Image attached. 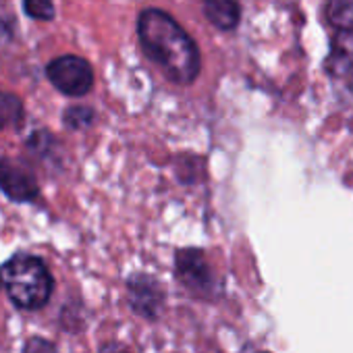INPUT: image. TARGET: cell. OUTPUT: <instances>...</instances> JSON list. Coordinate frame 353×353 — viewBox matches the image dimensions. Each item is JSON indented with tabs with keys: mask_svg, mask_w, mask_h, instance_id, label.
Segmentation results:
<instances>
[{
	"mask_svg": "<svg viewBox=\"0 0 353 353\" xmlns=\"http://www.w3.org/2000/svg\"><path fill=\"white\" fill-rule=\"evenodd\" d=\"M139 44L150 61H154L164 75L179 83L190 85L198 79L202 57L194 38L160 9H145L137 17Z\"/></svg>",
	"mask_w": 353,
	"mask_h": 353,
	"instance_id": "cell-1",
	"label": "cell"
},
{
	"mask_svg": "<svg viewBox=\"0 0 353 353\" xmlns=\"http://www.w3.org/2000/svg\"><path fill=\"white\" fill-rule=\"evenodd\" d=\"M0 276L11 301L23 310L44 307L54 289V281L46 264L38 256L23 252L5 262Z\"/></svg>",
	"mask_w": 353,
	"mask_h": 353,
	"instance_id": "cell-2",
	"label": "cell"
},
{
	"mask_svg": "<svg viewBox=\"0 0 353 353\" xmlns=\"http://www.w3.org/2000/svg\"><path fill=\"white\" fill-rule=\"evenodd\" d=\"M46 75L50 83L65 96L81 98L94 85V69L92 65L75 54H65L54 59L46 67Z\"/></svg>",
	"mask_w": 353,
	"mask_h": 353,
	"instance_id": "cell-3",
	"label": "cell"
},
{
	"mask_svg": "<svg viewBox=\"0 0 353 353\" xmlns=\"http://www.w3.org/2000/svg\"><path fill=\"white\" fill-rule=\"evenodd\" d=\"M0 190L13 202H32L40 194L34 170L17 158H0Z\"/></svg>",
	"mask_w": 353,
	"mask_h": 353,
	"instance_id": "cell-4",
	"label": "cell"
},
{
	"mask_svg": "<svg viewBox=\"0 0 353 353\" xmlns=\"http://www.w3.org/2000/svg\"><path fill=\"white\" fill-rule=\"evenodd\" d=\"M176 274L188 287H206L210 281L204 256L198 250H183L176 256Z\"/></svg>",
	"mask_w": 353,
	"mask_h": 353,
	"instance_id": "cell-5",
	"label": "cell"
},
{
	"mask_svg": "<svg viewBox=\"0 0 353 353\" xmlns=\"http://www.w3.org/2000/svg\"><path fill=\"white\" fill-rule=\"evenodd\" d=\"M202 7H204V15L214 28L223 32H231L239 26L241 11L237 0H202Z\"/></svg>",
	"mask_w": 353,
	"mask_h": 353,
	"instance_id": "cell-6",
	"label": "cell"
},
{
	"mask_svg": "<svg viewBox=\"0 0 353 353\" xmlns=\"http://www.w3.org/2000/svg\"><path fill=\"white\" fill-rule=\"evenodd\" d=\"M328 69L332 75H353V32H339L328 57Z\"/></svg>",
	"mask_w": 353,
	"mask_h": 353,
	"instance_id": "cell-7",
	"label": "cell"
},
{
	"mask_svg": "<svg viewBox=\"0 0 353 353\" xmlns=\"http://www.w3.org/2000/svg\"><path fill=\"white\" fill-rule=\"evenodd\" d=\"M324 15L339 32H353V0H326Z\"/></svg>",
	"mask_w": 353,
	"mask_h": 353,
	"instance_id": "cell-8",
	"label": "cell"
},
{
	"mask_svg": "<svg viewBox=\"0 0 353 353\" xmlns=\"http://www.w3.org/2000/svg\"><path fill=\"white\" fill-rule=\"evenodd\" d=\"M23 119V102L19 96L0 92V131L17 125Z\"/></svg>",
	"mask_w": 353,
	"mask_h": 353,
	"instance_id": "cell-9",
	"label": "cell"
},
{
	"mask_svg": "<svg viewBox=\"0 0 353 353\" xmlns=\"http://www.w3.org/2000/svg\"><path fill=\"white\" fill-rule=\"evenodd\" d=\"M23 11L28 17L38 21L54 19V3L52 0H23Z\"/></svg>",
	"mask_w": 353,
	"mask_h": 353,
	"instance_id": "cell-10",
	"label": "cell"
},
{
	"mask_svg": "<svg viewBox=\"0 0 353 353\" xmlns=\"http://www.w3.org/2000/svg\"><path fill=\"white\" fill-rule=\"evenodd\" d=\"M65 123L71 129H85L88 125L94 123V110L85 106H71L65 112Z\"/></svg>",
	"mask_w": 353,
	"mask_h": 353,
	"instance_id": "cell-11",
	"label": "cell"
},
{
	"mask_svg": "<svg viewBox=\"0 0 353 353\" xmlns=\"http://www.w3.org/2000/svg\"><path fill=\"white\" fill-rule=\"evenodd\" d=\"M23 353H57V347H54V343H50L48 339L32 336V339L26 341Z\"/></svg>",
	"mask_w": 353,
	"mask_h": 353,
	"instance_id": "cell-12",
	"label": "cell"
},
{
	"mask_svg": "<svg viewBox=\"0 0 353 353\" xmlns=\"http://www.w3.org/2000/svg\"><path fill=\"white\" fill-rule=\"evenodd\" d=\"M0 285H3V276H0Z\"/></svg>",
	"mask_w": 353,
	"mask_h": 353,
	"instance_id": "cell-13",
	"label": "cell"
}]
</instances>
